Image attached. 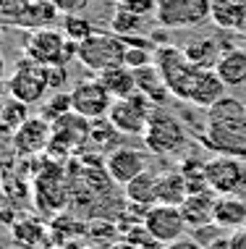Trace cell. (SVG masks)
Masks as SVG:
<instances>
[{
	"instance_id": "cell-1",
	"label": "cell",
	"mask_w": 246,
	"mask_h": 249,
	"mask_svg": "<svg viewBox=\"0 0 246 249\" xmlns=\"http://www.w3.org/2000/svg\"><path fill=\"white\" fill-rule=\"evenodd\" d=\"M155 66L160 69L170 95L186 105H197L207 110L210 105H215L220 97H225L228 87L223 84L217 71L194 66L183 55V48H176V45H168V42L157 45Z\"/></svg>"
},
{
	"instance_id": "cell-2",
	"label": "cell",
	"mask_w": 246,
	"mask_h": 249,
	"mask_svg": "<svg viewBox=\"0 0 246 249\" xmlns=\"http://www.w3.org/2000/svg\"><path fill=\"white\" fill-rule=\"evenodd\" d=\"M202 142L215 155L246 160V105L236 97H220L207 107Z\"/></svg>"
},
{
	"instance_id": "cell-3",
	"label": "cell",
	"mask_w": 246,
	"mask_h": 249,
	"mask_svg": "<svg viewBox=\"0 0 246 249\" xmlns=\"http://www.w3.org/2000/svg\"><path fill=\"white\" fill-rule=\"evenodd\" d=\"M144 147L155 155H173L181 152L186 142H189V134H186L183 124L173 116L170 110H165L163 105H157L149 116L147 131H144Z\"/></svg>"
},
{
	"instance_id": "cell-4",
	"label": "cell",
	"mask_w": 246,
	"mask_h": 249,
	"mask_svg": "<svg viewBox=\"0 0 246 249\" xmlns=\"http://www.w3.org/2000/svg\"><path fill=\"white\" fill-rule=\"evenodd\" d=\"M76 53H79V42H71L61 29H50V26L34 29L24 42V55L42 66H50V63L68 66V60H74Z\"/></svg>"
},
{
	"instance_id": "cell-5",
	"label": "cell",
	"mask_w": 246,
	"mask_h": 249,
	"mask_svg": "<svg viewBox=\"0 0 246 249\" xmlns=\"http://www.w3.org/2000/svg\"><path fill=\"white\" fill-rule=\"evenodd\" d=\"M123 55H126V39L123 37H118L115 32H95L84 42H79L76 60L86 71L99 73V71L110 69V66L123 63Z\"/></svg>"
},
{
	"instance_id": "cell-6",
	"label": "cell",
	"mask_w": 246,
	"mask_h": 249,
	"mask_svg": "<svg viewBox=\"0 0 246 249\" xmlns=\"http://www.w3.org/2000/svg\"><path fill=\"white\" fill-rule=\"evenodd\" d=\"M155 103L149 97H144L142 92L131 97H121L113 100L110 110H108V121L115 126L118 134H131V137H144L149 124V116L155 110Z\"/></svg>"
},
{
	"instance_id": "cell-7",
	"label": "cell",
	"mask_w": 246,
	"mask_h": 249,
	"mask_svg": "<svg viewBox=\"0 0 246 249\" xmlns=\"http://www.w3.org/2000/svg\"><path fill=\"white\" fill-rule=\"evenodd\" d=\"M212 18V0H157L155 21L165 29H194Z\"/></svg>"
},
{
	"instance_id": "cell-8",
	"label": "cell",
	"mask_w": 246,
	"mask_h": 249,
	"mask_svg": "<svg viewBox=\"0 0 246 249\" xmlns=\"http://www.w3.org/2000/svg\"><path fill=\"white\" fill-rule=\"evenodd\" d=\"M204 181L215 194H241L246 192V160L215 155L204 160Z\"/></svg>"
},
{
	"instance_id": "cell-9",
	"label": "cell",
	"mask_w": 246,
	"mask_h": 249,
	"mask_svg": "<svg viewBox=\"0 0 246 249\" xmlns=\"http://www.w3.org/2000/svg\"><path fill=\"white\" fill-rule=\"evenodd\" d=\"M142 226L147 228V233L152 239H157L160 244H170V241H178L189 233V223H186L183 213L178 205H152L144 210L142 215Z\"/></svg>"
},
{
	"instance_id": "cell-10",
	"label": "cell",
	"mask_w": 246,
	"mask_h": 249,
	"mask_svg": "<svg viewBox=\"0 0 246 249\" xmlns=\"http://www.w3.org/2000/svg\"><path fill=\"white\" fill-rule=\"evenodd\" d=\"M5 87H8L11 97L21 100L26 105H34L45 97V92L50 89L48 79H45V66L34 63L32 58H26V63H18L13 73L5 79Z\"/></svg>"
},
{
	"instance_id": "cell-11",
	"label": "cell",
	"mask_w": 246,
	"mask_h": 249,
	"mask_svg": "<svg viewBox=\"0 0 246 249\" xmlns=\"http://www.w3.org/2000/svg\"><path fill=\"white\" fill-rule=\"evenodd\" d=\"M113 105V95L105 89V84L99 79H82L74 89H71V110L79 116L89 118V121H99L108 118V110Z\"/></svg>"
},
{
	"instance_id": "cell-12",
	"label": "cell",
	"mask_w": 246,
	"mask_h": 249,
	"mask_svg": "<svg viewBox=\"0 0 246 249\" xmlns=\"http://www.w3.org/2000/svg\"><path fill=\"white\" fill-rule=\"evenodd\" d=\"M92 121L79 116V113H66L58 121H52V139H50V150L52 152H74L79 147H84L92 139Z\"/></svg>"
},
{
	"instance_id": "cell-13",
	"label": "cell",
	"mask_w": 246,
	"mask_h": 249,
	"mask_svg": "<svg viewBox=\"0 0 246 249\" xmlns=\"http://www.w3.org/2000/svg\"><path fill=\"white\" fill-rule=\"evenodd\" d=\"M144 171H149V155L142 150H134V147H115L105 158V173H108V178L121 186L134 181L136 176H142Z\"/></svg>"
},
{
	"instance_id": "cell-14",
	"label": "cell",
	"mask_w": 246,
	"mask_h": 249,
	"mask_svg": "<svg viewBox=\"0 0 246 249\" xmlns=\"http://www.w3.org/2000/svg\"><path fill=\"white\" fill-rule=\"evenodd\" d=\"M16 147L18 155H37L42 150H50V139H52V124L42 116H29L26 124H21L16 131Z\"/></svg>"
},
{
	"instance_id": "cell-15",
	"label": "cell",
	"mask_w": 246,
	"mask_h": 249,
	"mask_svg": "<svg viewBox=\"0 0 246 249\" xmlns=\"http://www.w3.org/2000/svg\"><path fill=\"white\" fill-rule=\"evenodd\" d=\"M215 199L217 194L212 189H204V192H191L189 197L183 199L181 205V213L189 223V231L191 228H199L204 223H212L215 220Z\"/></svg>"
},
{
	"instance_id": "cell-16",
	"label": "cell",
	"mask_w": 246,
	"mask_h": 249,
	"mask_svg": "<svg viewBox=\"0 0 246 249\" xmlns=\"http://www.w3.org/2000/svg\"><path fill=\"white\" fill-rule=\"evenodd\" d=\"M215 223L225 231H241L246 228V199L241 194H217L215 199Z\"/></svg>"
},
{
	"instance_id": "cell-17",
	"label": "cell",
	"mask_w": 246,
	"mask_h": 249,
	"mask_svg": "<svg viewBox=\"0 0 246 249\" xmlns=\"http://www.w3.org/2000/svg\"><path fill=\"white\" fill-rule=\"evenodd\" d=\"M126 197H129L131 205L136 207H152L160 202V171H144L142 176H136L134 181L123 186Z\"/></svg>"
},
{
	"instance_id": "cell-18",
	"label": "cell",
	"mask_w": 246,
	"mask_h": 249,
	"mask_svg": "<svg viewBox=\"0 0 246 249\" xmlns=\"http://www.w3.org/2000/svg\"><path fill=\"white\" fill-rule=\"evenodd\" d=\"M134 76H136V92H142L144 97H149L155 105H165V100L173 97L168 84H165L160 69L155 66L152 60L149 66H142V69H134Z\"/></svg>"
},
{
	"instance_id": "cell-19",
	"label": "cell",
	"mask_w": 246,
	"mask_h": 249,
	"mask_svg": "<svg viewBox=\"0 0 246 249\" xmlns=\"http://www.w3.org/2000/svg\"><path fill=\"white\" fill-rule=\"evenodd\" d=\"M225 87H246V48H228L215 63Z\"/></svg>"
},
{
	"instance_id": "cell-20",
	"label": "cell",
	"mask_w": 246,
	"mask_h": 249,
	"mask_svg": "<svg viewBox=\"0 0 246 249\" xmlns=\"http://www.w3.org/2000/svg\"><path fill=\"white\" fill-rule=\"evenodd\" d=\"M97 79L105 84V89L113 95V100L136 95V76H134V69H129V66H123V63L110 66V69L99 71Z\"/></svg>"
},
{
	"instance_id": "cell-21",
	"label": "cell",
	"mask_w": 246,
	"mask_h": 249,
	"mask_svg": "<svg viewBox=\"0 0 246 249\" xmlns=\"http://www.w3.org/2000/svg\"><path fill=\"white\" fill-rule=\"evenodd\" d=\"M225 50H228V48H223L215 37H199V39L186 42L183 55L189 58L194 66H202V69H215V63L220 60V55H223Z\"/></svg>"
},
{
	"instance_id": "cell-22",
	"label": "cell",
	"mask_w": 246,
	"mask_h": 249,
	"mask_svg": "<svg viewBox=\"0 0 246 249\" xmlns=\"http://www.w3.org/2000/svg\"><path fill=\"white\" fill-rule=\"evenodd\" d=\"M212 21L220 29H246V0H212Z\"/></svg>"
},
{
	"instance_id": "cell-23",
	"label": "cell",
	"mask_w": 246,
	"mask_h": 249,
	"mask_svg": "<svg viewBox=\"0 0 246 249\" xmlns=\"http://www.w3.org/2000/svg\"><path fill=\"white\" fill-rule=\"evenodd\" d=\"M191 194L189 181L181 173V168L173 171H160V202L163 205H183V199Z\"/></svg>"
},
{
	"instance_id": "cell-24",
	"label": "cell",
	"mask_w": 246,
	"mask_h": 249,
	"mask_svg": "<svg viewBox=\"0 0 246 249\" xmlns=\"http://www.w3.org/2000/svg\"><path fill=\"white\" fill-rule=\"evenodd\" d=\"M55 16H58V11H55V5H52V0H29L24 16L18 18L16 26H26V29H42V26H48Z\"/></svg>"
},
{
	"instance_id": "cell-25",
	"label": "cell",
	"mask_w": 246,
	"mask_h": 249,
	"mask_svg": "<svg viewBox=\"0 0 246 249\" xmlns=\"http://www.w3.org/2000/svg\"><path fill=\"white\" fill-rule=\"evenodd\" d=\"M110 32H115L118 37L129 39V37H142L144 29H147V18L144 16H136V13H129V11H121L115 8L110 16Z\"/></svg>"
},
{
	"instance_id": "cell-26",
	"label": "cell",
	"mask_w": 246,
	"mask_h": 249,
	"mask_svg": "<svg viewBox=\"0 0 246 249\" xmlns=\"http://www.w3.org/2000/svg\"><path fill=\"white\" fill-rule=\"evenodd\" d=\"M61 32L71 39V42H84V39L92 37L97 29H95V24H92L89 18L82 16V13H71V16H63Z\"/></svg>"
},
{
	"instance_id": "cell-27",
	"label": "cell",
	"mask_w": 246,
	"mask_h": 249,
	"mask_svg": "<svg viewBox=\"0 0 246 249\" xmlns=\"http://www.w3.org/2000/svg\"><path fill=\"white\" fill-rule=\"evenodd\" d=\"M26 121H29V105L21 103V100H16V97L5 100V107H3V121H0V124L16 131L21 124H26Z\"/></svg>"
},
{
	"instance_id": "cell-28",
	"label": "cell",
	"mask_w": 246,
	"mask_h": 249,
	"mask_svg": "<svg viewBox=\"0 0 246 249\" xmlns=\"http://www.w3.org/2000/svg\"><path fill=\"white\" fill-rule=\"evenodd\" d=\"M66 113H71V92H55L48 103H45V110H42V118H48L50 124L58 121Z\"/></svg>"
},
{
	"instance_id": "cell-29",
	"label": "cell",
	"mask_w": 246,
	"mask_h": 249,
	"mask_svg": "<svg viewBox=\"0 0 246 249\" xmlns=\"http://www.w3.org/2000/svg\"><path fill=\"white\" fill-rule=\"evenodd\" d=\"M189 233H191V239L199 241V244H202L204 249H207L210 244H215L217 239L225 236V233H230V231H225L223 226H217L215 220H212V223H204V226H199V228H191Z\"/></svg>"
},
{
	"instance_id": "cell-30",
	"label": "cell",
	"mask_w": 246,
	"mask_h": 249,
	"mask_svg": "<svg viewBox=\"0 0 246 249\" xmlns=\"http://www.w3.org/2000/svg\"><path fill=\"white\" fill-rule=\"evenodd\" d=\"M115 8L149 18V16H155V11H157V0H118Z\"/></svg>"
},
{
	"instance_id": "cell-31",
	"label": "cell",
	"mask_w": 246,
	"mask_h": 249,
	"mask_svg": "<svg viewBox=\"0 0 246 249\" xmlns=\"http://www.w3.org/2000/svg\"><path fill=\"white\" fill-rule=\"evenodd\" d=\"M45 79H48V87L52 92H61L68 84V71H66L63 63H50L45 66Z\"/></svg>"
},
{
	"instance_id": "cell-32",
	"label": "cell",
	"mask_w": 246,
	"mask_h": 249,
	"mask_svg": "<svg viewBox=\"0 0 246 249\" xmlns=\"http://www.w3.org/2000/svg\"><path fill=\"white\" fill-rule=\"evenodd\" d=\"M29 0H0V16L8 24H18V18L24 16Z\"/></svg>"
},
{
	"instance_id": "cell-33",
	"label": "cell",
	"mask_w": 246,
	"mask_h": 249,
	"mask_svg": "<svg viewBox=\"0 0 246 249\" xmlns=\"http://www.w3.org/2000/svg\"><path fill=\"white\" fill-rule=\"evenodd\" d=\"M92 0H52V5H55V11L61 13V16H71V13H82L86 5H89Z\"/></svg>"
},
{
	"instance_id": "cell-34",
	"label": "cell",
	"mask_w": 246,
	"mask_h": 249,
	"mask_svg": "<svg viewBox=\"0 0 246 249\" xmlns=\"http://www.w3.org/2000/svg\"><path fill=\"white\" fill-rule=\"evenodd\" d=\"M163 249H204L199 241H194L191 236H183V239H178V241H170V244H165Z\"/></svg>"
},
{
	"instance_id": "cell-35",
	"label": "cell",
	"mask_w": 246,
	"mask_h": 249,
	"mask_svg": "<svg viewBox=\"0 0 246 249\" xmlns=\"http://www.w3.org/2000/svg\"><path fill=\"white\" fill-rule=\"evenodd\" d=\"M230 249H246V228L230 233Z\"/></svg>"
},
{
	"instance_id": "cell-36",
	"label": "cell",
	"mask_w": 246,
	"mask_h": 249,
	"mask_svg": "<svg viewBox=\"0 0 246 249\" xmlns=\"http://www.w3.org/2000/svg\"><path fill=\"white\" fill-rule=\"evenodd\" d=\"M108 249H142V247L134 244L131 239H123V241H115V244H110Z\"/></svg>"
},
{
	"instance_id": "cell-37",
	"label": "cell",
	"mask_w": 246,
	"mask_h": 249,
	"mask_svg": "<svg viewBox=\"0 0 246 249\" xmlns=\"http://www.w3.org/2000/svg\"><path fill=\"white\" fill-rule=\"evenodd\" d=\"M3 107H5V100L0 97V121H3Z\"/></svg>"
},
{
	"instance_id": "cell-38",
	"label": "cell",
	"mask_w": 246,
	"mask_h": 249,
	"mask_svg": "<svg viewBox=\"0 0 246 249\" xmlns=\"http://www.w3.org/2000/svg\"><path fill=\"white\" fill-rule=\"evenodd\" d=\"M82 249H102V247H97V244H89V247H82Z\"/></svg>"
},
{
	"instance_id": "cell-39",
	"label": "cell",
	"mask_w": 246,
	"mask_h": 249,
	"mask_svg": "<svg viewBox=\"0 0 246 249\" xmlns=\"http://www.w3.org/2000/svg\"><path fill=\"white\" fill-rule=\"evenodd\" d=\"M244 32H246V29H244Z\"/></svg>"
}]
</instances>
